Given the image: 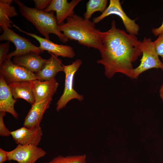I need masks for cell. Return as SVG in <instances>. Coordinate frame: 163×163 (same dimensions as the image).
<instances>
[{
	"mask_svg": "<svg viewBox=\"0 0 163 163\" xmlns=\"http://www.w3.org/2000/svg\"><path fill=\"white\" fill-rule=\"evenodd\" d=\"M101 58L97 62L104 66L105 76L110 79L120 73L133 79V63L142 54V41L136 35L117 28L114 20L109 30L101 32Z\"/></svg>",
	"mask_w": 163,
	"mask_h": 163,
	"instance_id": "obj_1",
	"label": "cell"
},
{
	"mask_svg": "<svg viewBox=\"0 0 163 163\" xmlns=\"http://www.w3.org/2000/svg\"><path fill=\"white\" fill-rule=\"evenodd\" d=\"M58 27L66 37L77 41L81 45L99 50L102 46L101 32L96 28L92 21L75 14L67 18L66 23Z\"/></svg>",
	"mask_w": 163,
	"mask_h": 163,
	"instance_id": "obj_2",
	"label": "cell"
},
{
	"mask_svg": "<svg viewBox=\"0 0 163 163\" xmlns=\"http://www.w3.org/2000/svg\"><path fill=\"white\" fill-rule=\"evenodd\" d=\"M14 2L18 6L21 15L31 23L45 38L50 40L49 34H53L63 43L69 40L59 29L54 11L46 12L39 11L35 8L27 7L20 0H14Z\"/></svg>",
	"mask_w": 163,
	"mask_h": 163,
	"instance_id": "obj_3",
	"label": "cell"
},
{
	"mask_svg": "<svg viewBox=\"0 0 163 163\" xmlns=\"http://www.w3.org/2000/svg\"><path fill=\"white\" fill-rule=\"evenodd\" d=\"M82 63V60L78 59L71 64L63 66L65 75V87L63 94L56 104L57 111L65 107L72 100L76 99L79 101L83 100V96L78 93L73 87L74 75Z\"/></svg>",
	"mask_w": 163,
	"mask_h": 163,
	"instance_id": "obj_4",
	"label": "cell"
},
{
	"mask_svg": "<svg viewBox=\"0 0 163 163\" xmlns=\"http://www.w3.org/2000/svg\"><path fill=\"white\" fill-rule=\"evenodd\" d=\"M142 56L140 63L133 70L134 79H137L142 73L152 68L163 70V63L159 59L150 37H144L142 41Z\"/></svg>",
	"mask_w": 163,
	"mask_h": 163,
	"instance_id": "obj_5",
	"label": "cell"
},
{
	"mask_svg": "<svg viewBox=\"0 0 163 163\" xmlns=\"http://www.w3.org/2000/svg\"><path fill=\"white\" fill-rule=\"evenodd\" d=\"M2 30L3 33L0 36V40L12 42L16 47L15 50L9 53L6 59H11L13 56L30 52L40 54L44 52L39 47L33 44L28 39L19 35L10 28H4Z\"/></svg>",
	"mask_w": 163,
	"mask_h": 163,
	"instance_id": "obj_6",
	"label": "cell"
},
{
	"mask_svg": "<svg viewBox=\"0 0 163 163\" xmlns=\"http://www.w3.org/2000/svg\"><path fill=\"white\" fill-rule=\"evenodd\" d=\"M111 14L119 16L122 19L127 33L135 35L138 34L140 27L135 20L129 18L123 10L119 0H110L109 6L100 16L92 18L94 24L98 23L106 17Z\"/></svg>",
	"mask_w": 163,
	"mask_h": 163,
	"instance_id": "obj_7",
	"label": "cell"
},
{
	"mask_svg": "<svg viewBox=\"0 0 163 163\" xmlns=\"http://www.w3.org/2000/svg\"><path fill=\"white\" fill-rule=\"evenodd\" d=\"M0 75L8 85L22 81L38 80L34 73L13 63L11 59H5L0 66Z\"/></svg>",
	"mask_w": 163,
	"mask_h": 163,
	"instance_id": "obj_8",
	"label": "cell"
},
{
	"mask_svg": "<svg viewBox=\"0 0 163 163\" xmlns=\"http://www.w3.org/2000/svg\"><path fill=\"white\" fill-rule=\"evenodd\" d=\"M8 160H14L19 163H35L39 158L43 157L46 152L37 145L29 144L18 145L12 150L8 152Z\"/></svg>",
	"mask_w": 163,
	"mask_h": 163,
	"instance_id": "obj_9",
	"label": "cell"
},
{
	"mask_svg": "<svg viewBox=\"0 0 163 163\" xmlns=\"http://www.w3.org/2000/svg\"><path fill=\"white\" fill-rule=\"evenodd\" d=\"M12 26L20 31L35 38L40 44L39 47L44 51H47L48 53H51L57 56H61L64 57L72 58L75 56V53L73 48L71 46L55 43L51 41L50 40L42 37L35 34L26 32L21 29L13 23Z\"/></svg>",
	"mask_w": 163,
	"mask_h": 163,
	"instance_id": "obj_10",
	"label": "cell"
},
{
	"mask_svg": "<svg viewBox=\"0 0 163 163\" xmlns=\"http://www.w3.org/2000/svg\"><path fill=\"white\" fill-rule=\"evenodd\" d=\"M81 0H72L68 2L67 0H52L50 5L44 11L46 12H56V20L58 26L64 23L65 19L75 14L74 9Z\"/></svg>",
	"mask_w": 163,
	"mask_h": 163,
	"instance_id": "obj_11",
	"label": "cell"
},
{
	"mask_svg": "<svg viewBox=\"0 0 163 163\" xmlns=\"http://www.w3.org/2000/svg\"><path fill=\"white\" fill-rule=\"evenodd\" d=\"M42 135L40 125L31 128L23 126L11 132L15 143L22 145L32 144L37 146Z\"/></svg>",
	"mask_w": 163,
	"mask_h": 163,
	"instance_id": "obj_12",
	"label": "cell"
},
{
	"mask_svg": "<svg viewBox=\"0 0 163 163\" xmlns=\"http://www.w3.org/2000/svg\"><path fill=\"white\" fill-rule=\"evenodd\" d=\"M52 98L46 99L31 106L25 117L23 126L31 128L40 126L46 110L50 107Z\"/></svg>",
	"mask_w": 163,
	"mask_h": 163,
	"instance_id": "obj_13",
	"label": "cell"
},
{
	"mask_svg": "<svg viewBox=\"0 0 163 163\" xmlns=\"http://www.w3.org/2000/svg\"><path fill=\"white\" fill-rule=\"evenodd\" d=\"M46 60L39 54L30 52L14 57L12 62L31 72L36 73L41 69Z\"/></svg>",
	"mask_w": 163,
	"mask_h": 163,
	"instance_id": "obj_14",
	"label": "cell"
},
{
	"mask_svg": "<svg viewBox=\"0 0 163 163\" xmlns=\"http://www.w3.org/2000/svg\"><path fill=\"white\" fill-rule=\"evenodd\" d=\"M31 82L35 103L48 98H52L59 85V83L55 78L48 81H41L36 80Z\"/></svg>",
	"mask_w": 163,
	"mask_h": 163,
	"instance_id": "obj_15",
	"label": "cell"
},
{
	"mask_svg": "<svg viewBox=\"0 0 163 163\" xmlns=\"http://www.w3.org/2000/svg\"><path fill=\"white\" fill-rule=\"evenodd\" d=\"M50 57L47 59L41 69L35 74L38 80L41 81H48L54 78L59 72H64L62 60L56 55L50 53Z\"/></svg>",
	"mask_w": 163,
	"mask_h": 163,
	"instance_id": "obj_16",
	"label": "cell"
},
{
	"mask_svg": "<svg viewBox=\"0 0 163 163\" xmlns=\"http://www.w3.org/2000/svg\"><path fill=\"white\" fill-rule=\"evenodd\" d=\"M16 102L4 78L0 75V112H8L18 119L19 114L14 108Z\"/></svg>",
	"mask_w": 163,
	"mask_h": 163,
	"instance_id": "obj_17",
	"label": "cell"
},
{
	"mask_svg": "<svg viewBox=\"0 0 163 163\" xmlns=\"http://www.w3.org/2000/svg\"><path fill=\"white\" fill-rule=\"evenodd\" d=\"M8 85L14 99H24L31 106L35 104V100L31 81L17 82Z\"/></svg>",
	"mask_w": 163,
	"mask_h": 163,
	"instance_id": "obj_18",
	"label": "cell"
},
{
	"mask_svg": "<svg viewBox=\"0 0 163 163\" xmlns=\"http://www.w3.org/2000/svg\"><path fill=\"white\" fill-rule=\"evenodd\" d=\"M13 0H0V30L5 28H11V24L13 23L10 18L16 16L18 13L15 7L11 6Z\"/></svg>",
	"mask_w": 163,
	"mask_h": 163,
	"instance_id": "obj_19",
	"label": "cell"
},
{
	"mask_svg": "<svg viewBox=\"0 0 163 163\" xmlns=\"http://www.w3.org/2000/svg\"><path fill=\"white\" fill-rule=\"evenodd\" d=\"M107 0H89L86 4V11L84 14V18L90 20L95 12L103 13L107 8Z\"/></svg>",
	"mask_w": 163,
	"mask_h": 163,
	"instance_id": "obj_20",
	"label": "cell"
},
{
	"mask_svg": "<svg viewBox=\"0 0 163 163\" xmlns=\"http://www.w3.org/2000/svg\"><path fill=\"white\" fill-rule=\"evenodd\" d=\"M85 154L63 156L59 155L46 163H87Z\"/></svg>",
	"mask_w": 163,
	"mask_h": 163,
	"instance_id": "obj_21",
	"label": "cell"
},
{
	"mask_svg": "<svg viewBox=\"0 0 163 163\" xmlns=\"http://www.w3.org/2000/svg\"><path fill=\"white\" fill-rule=\"evenodd\" d=\"M153 43L157 54L161 57L163 62V33L159 34Z\"/></svg>",
	"mask_w": 163,
	"mask_h": 163,
	"instance_id": "obj_22",
	"label": "cell"
},
{
	"mask_svg": "<svg viewBox=\"0 0 163 163\" xmlns=\"http://www.w3.org/2000/svg\"><path fill=\"white\" fill-rule=\"evenodd\" d=\"M10 46V43L9 41L0 43V66H2L3 62L6 59L8 54Z\"/></svg>",
	"mask_w": 163,
	"mask_h": 163,
	"instance_id": "obj_23",
	"label": "cell"
},
{
	"mask_svg": "<svg viewBox=\"0 0 163 163\" xmlns=\"http://www.w3.org/2000/svg\"><path fill=\"white\" fill-rule=\"evenodd\" d=\"M6 112H0V135L1 136H9L11 135V131L5 126L4 121V117Z\"/></svg>",
	"mask_w": 163,
	"mask_h": 163,
	"instance_id": "obj_24",
	"label": "cell"
},
{
	"mask_svg": "<svg viewBox=\"0 0 163 163\" xmlns=\"http://www.w3.org/2000/svg\"><path fill=\"white\" fill-rule=\"evenodd\" d=\"M52 0H33L35 8L40 11H44L50 4Z\"/></svg>",
	"mask_w": 163,
	"mask_h": 163,
	"instance_id": "obj_25",
	"label": "cell"
},
{
	"mask_svg": "<svg viewBox=\"0 0 163 163\" xmlns=\"http://www.w3.org/2000/svg\"><path fill=\"white\" fill-rule=\"evenodd\" d=\"M8 159V152L0 148V163H3Z\"/></svg>",
	"mask_w": 163,
	"mask_h": 163,
	"instance_id": "obj_26",
	"label": "cell"
},
{
	"mask_svg": "<svg viewBox=\"0 0 163 163\" xmlns=\"http://www.w3.org/2000/svg\"><path fill=\"white\" fill-rule=\"evenodd\" d=\"M152 32L153 34L155 36H158L159 34L163 33V21L162 24L159 27L155 28H153L152 30Z\"/></svg>",
	"mask_w": 163,
	"mask_h": 163,
	"instance_id": "obj_27",
	"label": "cell"
},
{
	"mask_svg": "<svg viewBox=\"0 0 163 163\" xmlns=\"http://www.w3.org/2000/svg\"><path fill=\"white\" fill-rule=\"evenodd\" d=\"M160 97L163 102V83L161 86L159 90Z\"/></svg>",
	"mask_w": 163,
	"mask_h": 163,
	"instance_id": "obj_28",
	"label": "cell"
}]
</instances>
